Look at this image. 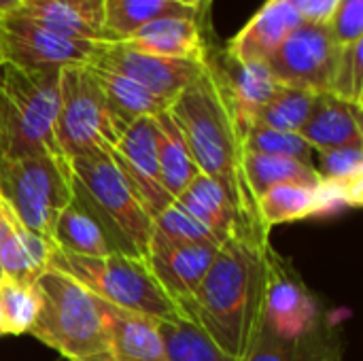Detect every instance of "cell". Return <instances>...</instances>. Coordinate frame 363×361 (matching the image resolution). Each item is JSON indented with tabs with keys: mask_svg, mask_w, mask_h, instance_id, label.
Instances as JSON below:
<instances>
[{
	"mask_svg": "<svg viewBox=\"0 0 363 361\" xmlns=\"http://www.w3.org/2000/svg\"><path fill=\"white\" fill-rule=\"evenodd\" d=\"M270 247L264 234L245 232L228 238L185 306L189 319L236 361L249 353L262 332L266 255Z\"/></svg>",
	"mask_w": 363,
	"mask_h": 361,
	"instance_id": "obj_1",
	"label": "cell"
},
{
	"mask_svg": "<svg viewBox=\"0 0 363 361\" xmlns=\"http://www.w3.org/2000/svg\"><path fill=\"white\" fill-rule=\"evenodd\" d=\"M168 113L181 130L198 170L223 187L249 223L266 230L245 177V134L211 62L172 100Z\"/></svg>",
	"mask_w": 363,
	"mask_h": 361,
	"instance_id": "obj_2",
	"label": "cell"
},
{
	"mask_svg": "<svg viewBox=\"0 0 363 361\" xmlns=\"http://www.w3.org/2000/svg\"><path fill=\"white\" fill-rule=\"evenodd\" d=\"M38 315L30 334L68 361H113L104 304L83 285L47 268L36 281Z\"/></svg>",
	"mask_w": 363,
	"mask_h": 361,
	"instance_id": "obj_3",
	"label": "cell"
},
{
	"mask_svg": "<svg viewBox=\"0 0 363 361\" xmlns=\"http://www.w3.org/2000/svg\"><path fill=\"white\" fill-rule=\"evenodd\" d=\"M68 164L74 200L98 221L111 249L147 260L153 217L111 153H87L68 160Z\"/></svg>",
	"mask_w": 363,
	"mask_h": 361,
	"instance_id": "obj_4",
	"label": "cell"
},
{
	"mask_svg": "<svg viewBox=\"0 0 363 361\" xmlns=\"http://www.w3.org/2000/svg\"><path fill=\"white\" fill-rule=\"evenodd\" d=\"M60 72L0 64V157L62 155L55 140Z\"/></svg>",
	"mask_w": 363,
	"mask_h": 361,
	"instance_id": "obj_5",
	"label": "cell"
},
{
	"mask_svg": "<svg viewBox=\"0 0 363 361\" xmlns=\"http://www.w3.org/2000/svg\"><path fill=\"white\" fill-rule=\"evenodd\" d=\"M49 268L70 277L98 300L115 309L136 313L153 321L189 319V315L164 291L143 257L117 251L106 257H81L53 249Z\"/></svg>",
	"mask_w": 363,
	"mask_h": 361,
	"instance_id": "obj_6",
	"label": "cell"
},
{
	"mask_svg": "<svg viewBox=\"0 0 363 361\" xmlns=\"http://www.w3.org/2000/svg\"><path fill=\"white\" fill-rule=\"evenodd\" d=\"M72 198V174L64 155L0 157V200L26 230L51 243L53 226Z\"/></svg>",
	"mask_w": 363,
	"mask_h": 361,
	"instance_id": "obj_7",
	"label": "cell"
},
{
	"mask_svg": "<svg viewBox=\"0 0 363 361\" xmlns=\"http://www.w3.org/2000/svg\"><path fill=\"white\" fill-rule=\"evenodd\" d=\"M125 123L108 104L87 64L66 66L60 72V109L55 140L66 160L111 151Z\"/></svg>",
	"mask_w": 363,
	"mask_h": 361,
	"instance_id": "obj_8",
	"label": "cell"
},
{
	"mask_svg": "<svg viewBox=\"0 0 363 361\" xmlns=\"http://www.w3.org/2000/svg\"><path fill=\"white\" fill-rule=\"evenodd\" d=\"M332 330L317 296L294 264L272 247L266 255L262 332L281 345H300Z\"/></svg>",
	"mask_w": 363,
	"mask_h": 361,
	"instance_id": "obj_9",
	"label": "cell"
},
{
	"mask_svg": "<svg viewBox=\"0 0 363 361\" xmlns=\"http://www.w3.org/2000/svg\"><path fill=\"white\" fill-rule=\"evenodd\" d=\"M100 45L102 43L62 36L19 13H0L2 60L26 70H62L66 66L89 64Z\"/></svg>",
	"mask_w": 363,
	"mask_h": 361,
	"instance_id": "obj_10",
	"label": "cell"
},
{
	"mask_svg": "<svg viewBox=\"0 0 363 361\" xmlns=\"http://www.w3.org/2000/svg\"><path fill=\"white\" fill-rule=\"evenodd\" d=\"M340 45L325 23L302 21L266 62L279 85L315 94L330 91Z\"/></svg>",
	"mask_w": 363,
	"mask_h": 361,
	"instance_id": "obj_11",
	"label": "cell"
},
{
	"mask_svg": "<svg viewBox=\"0 0 363 361\" xmlns=\"http://www.w3.org/2000/svg\"><path fill=\"white\" fill-rule=\"evenodd\" d=\"M89 64L115 70L172 104V100L204 72L208 57L202 62L160 57V55L136 51L121 40V43H102Z\"/></svg>",
	"mask_w": 363,
	"mask_h": 361,
	"instance_id": "obj_12",
	"label": "cell"
},
{
	"mask_svg": "<svg viewBox=\"0 0 363 361\" xmlns=\"http://www.w3.org/2000/svg\"><path fill=\"white\" fill-rule=\"evenodd\" d=\"M117 168L125 174L130 185L136 189L147 211L155 219L174 198L166 191L155 147V117H140L125 126L115 147L108 151Z\"/></svg>",
	"mask_w": 363,
	"mask_h": 361,
	"instance_id": "obj_13",
	"label": "cell"
},
{
	"mask_svg": "<svg viewBox=\"0 0 363 361\" xmlns=\"http://www.w3.org/2000/svg\"><path fill=\"white\" fill-rule=\"evenodd\" d=\"M219 249L217 243H172L151 234L147 264L164 291L185 311Z\"/></svg>",
	"mask_w": 363,
	"mask_h": 361,
	"instance_id": "obj_14",
	"label": "cell"
},
{
	"mask_svg": "<svg viewBox=\"0 0 363 361\" xmlns=\"http://www.w3.org/2000/svg\"><path fill=\"white\" fill-rule=\"evenodd\" d=\"M13 13L26 15L68 38L121 43L104 28L102 0H21Z\"/></svg>",
	"mask_w": 363,
	"mask_h": 361,
	"instance_id": "obj_15",
	"label": "cell"
},
{
	"mask_svg": "<svg viewBox=\"0 0 363 361\" xmlns=\"http://www.w3.org/2000/svg\"><path fill=\"white\" fill-rule=\"evenodd\" d=\"M300 23V15L289 6L287 0H268L228 43L225 55L236 62L266 64Z\"/></svg>",
	"mask_w": 363,
	"mask_h": 361,
	"instance_id": "obj_16",
	"label": "cell"
},
{
	"mask_svg": "<svg viewBox=\"0 0 363 361\" xmlns=\"http://www.w3.org/2000/svg\"><path fill=\"white\" fill-rule=\"evenodd\" d=\"M211 62V60H208ZM215 74L219 77L234 117L242 130V134L255 123L257 113L266 106V102L274 96L279 83L272 77L268 64L259 62H236L225 55L223 64H213Z\"/></svg>",
	"mask_w": 363,
	"mask_h": 361,
	"instance_id": "obj_17",
	"label": "cell"
},
{
	"mask_svg": "<svg viewBox=\"0 0 363 361\" xmlns=\"http://www.w3.org/2000/svg\"><path fill=\"white\" fill-rule=\"evenodd\" d=\"M298 134L317 153L363 145L362 106L345 102L330 91L317 94L313 111Z\"/></svg>",
	"mask_w": 363,
	"mask_h": 361,
	"instance_id": "obj_18",
	"label": "cell"
},
{
	"mask_svg": "<svg viewBox=\"0 0 363 361\" xmlns=\"http://www.w3.org/2000/svg\"><path fill=\"white\" fill-rule=\"evenodd\" d=\"M174 200L198 221H202L208 230H213L221 240H228L245 232L270 236V232L249 223L242 217V213L234 206L230 196L223 191V187L202 172Z\"/></svg>",
	"mask_w": 363,
	"mask_h": 361,
	"instance_id": "obj_19",
	"label": "cell"
},
{
	"mask_svg": "<svg viewBox=\"0 0 363 361\" xmlns=\"http://www.w3.org/2000/svg\"><path fill=\"white\" fill-rule=\"evenodd\" d=\"M136 51L160 55V57H177V60H206V47L200 34L198 17H160L125 40Z\"/></svg>",
	"mask_w": 363,
	"mask_h": 361,
	"instance_id": "obj_20",
	"label": "cell"
},
{
	"mask_svg": "<svg viewBox=\"0 0 363 361\" xmlns=\"http://www.w3.org/2000/svg\"><path fill=\"white\" fill-rule=\"evenodd\" d=\"M104 315L111 338L113 361H168L157 321L115 309L106 302Z\"/></svg>",
	"mask_w": 363,
	"mask_h": 361,
	"instance_id": "obj_21",
	"label": "cell"
},
{
	"mask_svg": "<svg viewBox=\"0 0 363 361\" xmlns=\"http://www.w3.org/2000/svg\"><path fill=\"white\" fill-rule=\"evenodd\" d=\"M262 226L270 232L274 226L302 221L308 217H328L325 202L319 185L281 183L270 187L257 198Z\"/></svg>",
	"mask_w": 363,
	"mask_h": 361,
	"instance_id": "obj_22",
	"label": "cell"
},
{
	"mask_svg": "<svg viewBox=\"0 0 363 361\" xmlns=\"http://www.w3.org/2000/svg\"><path fill=\"white\" fill-rule=\"evenodd\" d=\"M53 245L43 236L26 230L15 217L0 251V279L34 285L49 268Z\"/></svg>",
	"mask_w": 363,
	"mask_h": 361,
	"instance_id": "obj_23",
	"label": "cell"
},
{
	"mask_svg": "<svg viewBox=\"0 0 363 361\" xmlns=\"http://www.w3.org/2000/svg\"><path fill=\"white\" fill-rule=\"evenodd\" d=\"M87 68L94 81L98 83V87L102 89V94L106 96L108 104L113 106V111L119 115V119L125 126H130L132 121L140 117H157L170 106V102L162 100L160 96L151 94L136 81L115 70H108L96 64H87Z\"/></svg>",
	"mask_w": 363,
	"mask_h": 361,
	"instance_id": "obj_24",
	"label": "cell"
},
{
	"mask_svg": "<svg viewBox=\"0 0 363 361\" xmlns=\"http://www.w3.org/2000/svg\"><path fill=\"white\" fill-rule=\"evenodd\" d=\"M155 147L162 183L166 191L172 198H177L200 174V170L189 153V147L181 130L177 128L168 111L155 117Z\"/></svg>",
	"mask_w": 363,
	"mask_h": 361,
	"instance_id": "obj_25",
	"label": "cell"
},
{
	"mask_svg": "<svg viewBox=\"0 0 363 361\" xmlns=\"http://www.w3.org/2000/svg\"><path fill=\"white\" fill-rule=\"evenodd\" d=\"M51 245L62 253L81 255V257H106L108 253H113L98 221L74 198L60 213L53 226Z\"/></svg>",
	"mask_w": 363,
	"mask_h": 361,
	"instance_id": "obj_26",
	"label": "cell"
},
{
	"mask_svg": "<svg viewBox=\"0 0 363 361\" xmlns=\"http://www.w3.org/2000/svg\"><path fill=\"white\" fill-rule=\"evenodd\" d=\"M102 17L104 28L125 40L160 17H200V13L177 0H102Z\"/></svg>",
	"mask_w": 363,
	"mask_h": 361,
	"instance_id": "obj_27",
	"label": "cell"
},
{
	"mask_svg": "<svg viewBox=\"0 0 363 361\" xmlns=\"http://www.w3.org/2000/svg\"><path fill=\"white\" fill-rule=\"evenodd\" d=\"M245 177L255 200L264 191L281 183H304V185L321 183L315 164H306L291 157H279V155H257V153H245Z\"/></svg>",
	"mask_w": 363,
	"mask_h": 361,
	"instance_id": "obj_28",
	"label": "cell"
},
{
	"mask_svg": "<svg viewBox=\"0 0 363 361\" xmlns=\"http://www.w3.org/2000/svg\"><path fill=\"white\" fill-rule=\"evenodd\" d=\"M157 332L168 361H236L221 351L194 319L157 321Z\"/></svg>",
	"mask_w": 363,
	"mask_h": 361,
	"instance_id": "obj_29",
	"label": "cell"
},
{
	"mask_svg": "<svg viewBox=\"0 0 363 361\" xmlns=\"http://www.w3.org/2000/svg\"><path fill=\"white\" fill-rule=\"evenodd\" d=\"M315 98H317L315 91L279 85L274 96L257 113L255 123L283 132H300L313 111Z\"/></svg>",
	"mask_w": 363,
	"mask_h": 361,
	"instance_id": "obj_30",
	"label": "cell"
},
{
	"mask_svg": "<svg viewBox=\"0 0 363 361\" xmlns=\"http://www.w3.org/2000/svg\"><path fill=\"white\" fill-rule=\"evenodd\" d=\"M0 313L4 334H30L38 315V296L34 285L0 279Z\"/></svg>",
	"mask_w": 363,
	"mask_h": 361,
	"instance_id": "obj_31",
	"label": "cell"
},
{
	"mask_svg": "<svg viewBox=\"0 0 363 361\" xmlns=\"http://www.w3.org/2000/svg\"><path fill=\"white\" fill-rule=\"evenodd\" d=\"M242 147H245V153L279 155V157H291V160L313 164V149L298 132H283V130L255 123L245 132Z\"/></svg>",
	"mask_w": 363,
	"mask_h": 361,
	"instance_id": "obj_32",
	"label": "cell"
},
{
	"mask_svg": "<svg viewBox=\"0 0 363 361\" xmlns=\"http://www.w3.org/2000/svg\"><path fill=\"white\" fill-rule=\"evenodd\" d=\"M153 234L172 243H225L191 213H187L177 200L153 219Z\"/></svg>",
	"mask_w": 363,
	"mask_h": 361,
	"instance_id": "obj_33",
	"label": "cell"
},
{
	"mask_svg": "<svg viewBox=\"0 0 363 361\" xmlns=\"http://www.w3.org/2000/svg\"><path fill=\"white\" fill-rule=\"evenodd\" d=\"M363 40L340 47L334 77L330 83V94L351 102L355 106H363Z\"/></svg>",
	"mask_w": 363,
	"mask_h": 361,
	"instance_id": "obj_34",
	"label": "cell"
},
{
	"mask_svg": "<svg viewBox=\"0 0 363 361\" xmlns=\"http://www.w3.org/2000/svg\"><path fill=\"white\" fill-rule=\"evenodd\" d=\"M317 172L321 181H338V183L363 181V145L321 151Z\"/></svg>",
	"mask_w": 363,
	"mask_h": 361,
	"instance_id": "obj_35",
	"label": "cell"
},
{
	"mask_svg": "<svg viewBox=\"0 0 363 361\" xmlns=\"http://www.w3.org/2000/svg\"><path fill=\"white\" fill-rule=\"evenodd\" d=\"M240 361H340V357L334 353L330 355L328 351H319V349L281 345L268 334L259 332L253 347Z\"/></svg>",
	"mask_w": 363,
	"mask_h": 361,
	"instance_id": "obj_36",
	"label": "cell"
},
{
	"mask_svg": "<svg viewBox=\"0 0 363 361\" xmlns=\"http://www.w3.org/2000/svg\"><path fill=\"white\" fill-rule=\"evenodd\" d=\"M325 26L340 47L363 40V0H338Z\"/></svg>",
	"mask_w": 363,
	"mask_h": 361,
	"instance_id": "obj_37",
	"label": "cell"
},
{
	"mask_svg": "<svg viewBox=\"0 0 363 361\" xmlns=\"http://www.w3.org/2000/svg\"><path fill=\"white\" fill-rule=\"evenodd\" d=\"M289 6L308 23H328L338 0H287Z\"/></svg>",
	"mask_w": 363,
	"mask_h": 361,
	"instance_id": "obj_38",
	"label": "cell"
},
{
	"mask_svg": "<svg viewBox=\"0 0 363 361\" xmlns=\"http://www.w3.org/2000/svg\"><path fill=\"white\" fill-rule=\"evenodd\" d=\"M177 2H181V4H185L189 9H196L200 15L204 13V6H206V0H177Z\"/></svg>",
	"mask_w": 363,
	"mask_h": 361,
	"instance_id": "obj_39",
	"label": "cell"
},
{
	"mask_svg": "<svg viewBox=\"0 0 363 361\" xmlns=\"http://www.w3.org/2000/svg\"><path fill=\"white\" fill-rule=\"evenodd\" d=\"M21 0H0V13H13L17 11Z\"/></svg>",
	"mask_w": 363,
	"mask_h": 361,
	"instance_id": "obj_40",
	"label": "cell"
},
{
	"mask_svg": "<svg viewBox=\"0 0 363 361\" xmlns=\"http://www.w3.org/2000/svg\"><path fill=\"white\" fill-rule=\"evenodd\" d=\"M0 336H4V323H2V313H0Z\"/></svg>",
	"mask_w": 363,
	"mask_h": 361,
	"instance_id": "obj_41",
	"label": "cell"
},
{
	"mask_svg": "<svg viewBox=\"0 0 363 361\" xmlns=\"http://www.w3.org/2000/svg\"><path fill=\"white\" fill-rule=\"evenodd\" d=\"M2 62H4V60H2V53H0V64H2Z\"/></svg>",
	"mask_w": 363,
	"mask_h": 361,
	"instance_id": "obj_42",
	"label": "cell"
}]
</instances>
